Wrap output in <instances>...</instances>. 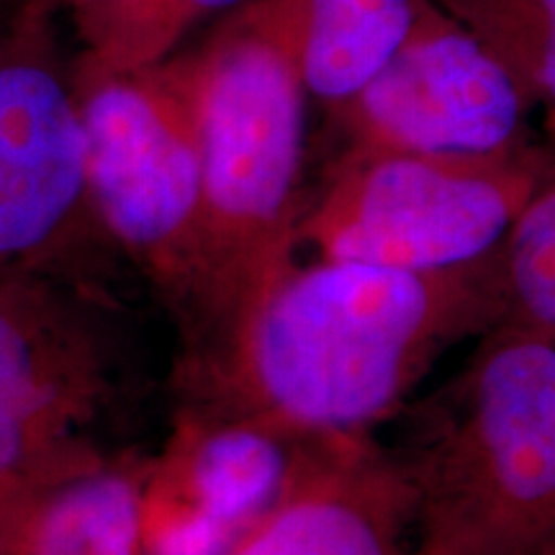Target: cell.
<instances>
[{"instance_id": "2", "label": "cell", "mask_w": 555, "mask_h": 555, "mask_svg": "<svg viewBox=\"0 0 555 555\" xmlns=\"http://www.w3.org/2000/svg\"><path fill=\"white\" fill-rule=\"evenodd\" d=\"M168 65L196 129L204 183L196 319L219 358L291 266L307 88L288 47L245 13Z\"/></svg>"}, {"instance_id": "13", "label": "cell", "mask_w": 555, "mask_h": 555, "mask_svg": "<svg viewBox=\"0 0 555 555\" xmlns=\"http://www.w3.org/2000/svg\"><path fill=\"white\" fill-rule=\"evenodd\" d=\"M242 0H60L80 41V65L99 73H144L176 57L201 21Z\"/></svg>"}, {"instance_id": "12", "label": "cell", "mask_w": 555, "mask_h": 555, "mask_svg": "<svg viewBox=\"0 0 555 555\" xmlns=\"http://www.w3.org/2000/svg\"><path fill=\"white\" fill-rule=\"evenodd\" d=\"M291 461V437L247 422H219L185 453L183 499H168L240 538L275 502Z\"/></svg>"}, {"instance_id": "3", "label": "cell", "mask_w": 555, "mask_h": 555, "mask_svg": "<svg viewBox=\"0 0 555 555\" xmlns=\"http://www.w3.org/2000/svg\"><path fill=\"white\" fill-rule=\"evenodd\" d=\"M404 412L393 453L420 499L414 555H555V339L486 332Z\"/></svg>"}, {"instance_id": "10", "label": "cell", "mask_w": 555, "mask_h": 555, "mask_svg": "<svg viewBox=\"0 0 555 555\" xmlns=\"http://www.w3.org/2000/svg\"><path fill=\"white\" fill-rule=\"evenodd\" d=\"M247 18L294 54L304 88L343 108L412 37L414 0H258Z\"/></svg>"}, {"instance_id": "15", "label": "cell", "mask_w": 555, "mask_h": 555, "mask_svg": "<svg viewBox=\"0 0 555 555\" xmlns=\"http://www.w3.org/2000/svg\"><path fill=\"white\" fill-rule=\"evenodd\" d=\"M543 13V47L538 50V62H532V82L540 95L555 108V0H535Z\"/></svg>"}, {"instance_id": "14", "label": "cell", "mask_w": 555, "mask_h": 555, "mask_svg": "<svg viewBox=\"0 0 555 555\" xmlns=\"http://www.w3.org/2000/svg\"><path fill=\"white\" fill-rule=\"evenodd\" d=\"M502 319L494 330L555 339V170L496 247Z\"/></svg>"}, {"instance_id": "9", "label": "cell", "mask_w": 555, "mask_h": 555, "mask_svg": "<svg viewBox=\"0 0 555 555\" xmlns=\"http://www.w3.org/2000/svg\"><path fill=\"white\" fill-rule=\"evenodd\" d=\"M420 499L371 435L291 437L275 502L229 555H414Z\"/></svg>"}, {"instance_id": "17", "label": "cell", "mask_w": 555, "mask_h": 555, "mask_svg": "<svg viewBox=\"0 0 555 555\" xmlns=\"http://www.w3.org/2000/svg\"><path fill=\"white\" fill-rule=\"evenodd\" d=\"M0 555H9V530H5L3 515H0Z\"/></svg>"}, {"instance_id": "8", "label": "cell", "mask_w": 555, "mask_h": 555, "mask_svg": "<svg viewBox=\"0 0 555 555\" xmlns=\"http://www.w3.org/2000/svg\"><path fill=\"white\" fill-rule=\"evenodd\" d=\"M343 108L358 150L483 157L517 147L525 90L515 69L470 34L414 29Z\"/></svg>"}, {"instance_id": "5", "label": "cell", "mask_w": 555, "mask_h": 555, "mask_svg": "<svg viewBox=\"0 0 555 555\" xmlns=\"http://www.w3.org/2000/svg\"><path fill=\"white\" fill-rule=\"evenodd\" d=\"M547 172L519 147L483 157L358 150L298 219L296 245L376 268L468 266L502 245Z\"/></svg>"}, {"instance_id": "1", "label": "cell", "mask_w": 555, "mask_h": 555, "mask_svg": "<svg viewBox=\"0 0 555 555\" xmlns=\"http://www.w3.org/2000/svg\"><path fill=\"white\" fill-rule=\"evenodd\" d=\"M502 307L496 249L448 270L291 262L217 358L224 422L371 435L412 404L446 352L494 330Z\"/></svg>"}, {"instance_id": "16", "label": "cell", "mask_w": 555, "mask_h": 555, "mask_svg": "<svg viewBox=\"0 0 555 555\" xmlns=\"http://www.w3.org/2000/svg\"><path fill=\"white\" fill-rule=\"evenodd\" d=\"M34 5V0H0V44L18 29Z\"/></svg>"}, {"instance_id": "4", "label": "cell", "mask_w": 555, "mask_h": 555, "mask_svg": "<svg viewBox=\"0 0 555 555\" xmlns=\"http://www.w3.org/2000/svg\"><path fill=\"white\" fill-rule=\"evenodd\" d=\"M119 335L88 273L0 278V515L9 535L60 483L114 466L95 440L124 391Z\"/></svg>"}, {"instance_id": "6", "label": "cell", "mask_w": 555, "mask_h": 555, "mask_svg": "<svg viewBox=\"0 0 555 555\" xmlns=\"http://www.w3.org/2000/svg\"><path fill=\"white\" fill-rule=\"evenodd\" d=\"M88 189L124 255L196 317L204 183L189 99L168 62L144 73H99L75 60Z\"/></svg>"}, {"instance_id": "18", "label": "cell", "mask_w": 555, "mask_h": 555, "mask_svg": "<svg viewBox=\"0 0 555 555\" xmlns=\"http://www.w3.org/2000/svg\"><path fill=\"white\" fill-rule=\"evenodd\" d=\"M34 3H37L39 9H44L50 13H60V0H34Z\"/></svg>"}, {"instance_id": "7", "label": "cell", "mask_w": 555, "mask_h": 555, "mask_svg": "<svg viewBox=\"0 0 555 555\" xmlns=\"http://www.w3.org/2000/svg\"><path fill=\"white\" fill-rule=\"evenodd\" d=\"M54 16L34 5L0 44V278L90 273L119 249L90 198L75 60Z\"/></svg>"}, {"instance_id": "11", "label": "cell", "mask_w": 555, "mask_h": 555, "mask_svg": "<svg viewBox=\"0 0 555 555\" xmlns=\"http://www.w3.org/2000/svg\"><path fill=\"white\" fill-rule=\"evenodd\" d=\"M9 555H147L142 483L119 463L69 478L13 525Z\"/></svg>"}]
</instances>
